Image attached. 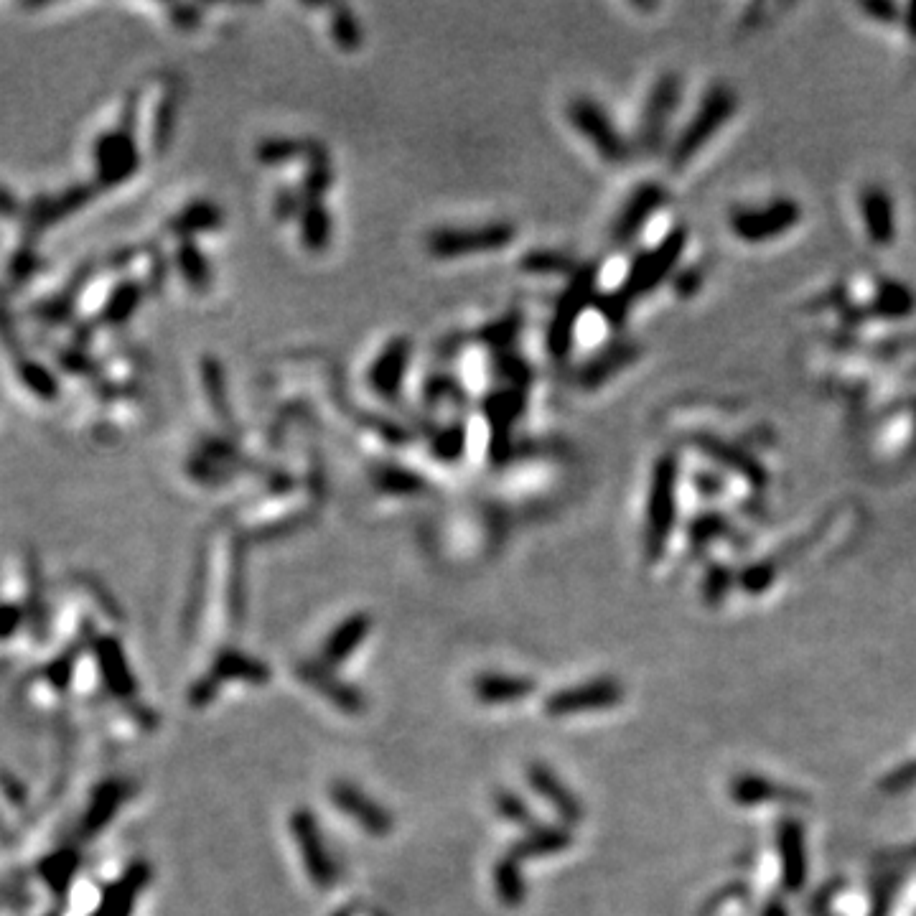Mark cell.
Masks as SVG:
<instances>
[{
    "instance_id": "cell-18",
    "label": "cell",
    "mask_w": 916,
    "mask_h": 916,
    "mask_svg": "<svg viewBox=\"0 0 916 916\" xmlns=\"http://www.w3.org/2000/svg\"><path fill=\"white\" fill-rule=\"evenodd\" d=\"M779 850H782L784 889L799 891L807 873L805 838H802V825L799 822H782V827H779Z\"/></svg>"
},
{
    "instance_id": "cell-35",
    "label": "cell",
    "mask_w": 916,
    "mask_h": 916,
    "mask_svg": "<svg viewBox=\"0 0 916 916\" xmlns=\"http://www.w3.org/2000/svg\"><path fill=\"white\" fill-rule=\"evenodd\" d=\"M375 481L382 492H392V494H418L425 489L423 479H420L418 474H413V471H405V469H397V466H385V469L377 471Z\"/></svg>"
},
{
    "instance_id": "cell-29",
    "label": "cell",
    "mask_w": 916,
    "mask_h": 916,
    "mask_svg": "<svg viewBox=\"0 0 916 916\" xmlns=\"http://www.w3.org/2000/svg\"><path fill=\"white\" fill-rule=\"evenodd\" d=\"M301 242L306 250L321 252L331 242V214L324 204H308L301 212Z\"/></svg>"
},
{
    "instance_id": "cell-1",
    "label": "cell",
    "mask_w": 916,
    "mask_h": 916,
    "mask_svg": "<svg viewBox=\"0 0 916 916\" xmlns=\"http://www.w3.org/2000/svg\"><path fill=\"white\" fill-rule=\"evenodd\" d=\"M143 166V143L128 112H120L115 125L97 130L90 143V181L97 191L128 184Z\"/></svg>"
},
{
    "instance_id": "cell-33",
    "label": "cell",
    "mask_w": 916,
    "mask_h": 916,
    "mask_svg": "<svg viewBox=\"0 0 916 916\" xmlns=\"http://www.w3.org/2000/svg\"><path fill=\"white\" fill-rule=\"evenodd\" d=\"M494 883H497L499 899L507 906H520L525 901V881L520 876V866L514 858H504L494 871Z\"/></svg>"
},
{
    "instance_id": "cell-9",
    "label": "cell",
    "mask_w": 916,
    "mask_h": 916,
    "mask_svg": "<svg viewBox=\"0 0 916 916\" xmlns=\"http://www.w3.org/2000/svg\"><path fill=\"white\" fill-rule=\"evenodd\" d=\"M680 95L682 84L677 74H665L654 82L642 112V125H639V146L644 151H660L667 133V120L675 115Z\"/></svg>"
},
{
    "instance_id": "cell-26",
    "label": "cell",
    "mask_w": 916,
    "mask_h": 916,
    "mask_svg": "<svg viewBox=\"0 0 916 916\" xmlns=\"http://www.w3.org/2000/svg\"><path fill=\"white\" fill-rule=\"evenodd\" d=\"M698 443H700V451L708 453L713 461H718V464L738 471V474L746 476V479L754 481V484H764L766 476H764V471H761V464L754 456H749V453L738 451V448L728 446V443L718 441V438H710V436L698 438Z\"/></svg>"
},
{
    "instance_id": "cell-6",
    "label": "cell",
    "mask_w": 916,
    "mask_h": 916,
    "mask_svg": "<svg viewBox=\"0 0 916 916\" xmlns=\"http://www.w3.org/2000/svg\"><path fill=\"white\" fill-rule=\"evenodd\" d=\"M802 219V207L794 199H774L766 207H741L731 212L728 227L733 235L743 242L759 245V242L777 240L787 235Z\"/></svg>"
},
{
    "instance_id": "cell-21",
    "label": "cell",
    "mask_w": 916,
    "mask_h": 916,
    "mask_svg": "<svg viewBox=\"0 0 916 916\" xmlns=\"http://www.w3.org/2000/svg\"><path fill=\"white\" fill-rule=\"evenodd\" d=\"M369 626H372V619L367 614H354L347 621H341L329 642L324 644V667H334L347 660L369 634Z\"/></svg>"
},
{
    "instance_id": "cell-39",
    "label": "cell",
    "mask_w": 916,
    "mask_h": 916,
    "mask_svg": "<svg viewBox=\"0 0 916 916\" xmlns=\"http://www.w3.org/2000/svg\"><path fill=\"white\" fill-rule=\"evenodd\" d=\"M914 784H916V761H909V764H904L901 769L891 771L889 777L883 779L878 787H881L883 792L894 794V792H904V789L914 787Z\"/></svg>"
},
{
    "instance_id": "cell-19",
    "label": "cell",
    "mask_w": 916,
    "mask_h": 916,
    "mask_svg": "<svg viewBox=\"0 0 916 916\" xmlns=\"http://www.w3.org/2000/svg\"><path fill=\"white\" fill-rule=\"evenodd\" d=\"M525 410V395L517 387H507V390L494 392L489 400H486V418L489 423L494 425V451L504 453V441L502 438L512 431V423L522 415Z\"/></svg>"
},
{
    "instance_id": "cell-27",
    "label": "cell",
    "mask_w": 916,
    "mask_h": 916,
    "mask_svg": "<svg viewBox=\"0 0 916 916\" xmlns=\"http://www.w3.org/2000/svg\"><path fill=\"white\" fill-rule=\"evenodd\" d=\"M176 268H179L181 278L189 283L191 291H209V285H212V270H209L207 255L194 245V240H181L179 250H176Z\"/></svg>"
},
{
    "instance_id": "cell-20",
    "label": "cell",
    "mask_w": 916,
    "mask_h": 916,
    "mask_svg": "<svg viewBox=\"0 0 916 916\" xmlns=\"http://www.w3.org/2000/svg\"><path fill=\"white\" fill-rule=\"evenodd\" d=\"M527 779H530L532 787L542 794V797L548 799L550 805L558 810V815L568 822H578L583 817V807L578 805V799L568 792V789L560 784V779L555 777L553 771L548 766L532 764L527 769Z\"/></svg>"
},
{
    "instance_id": "cell-17",
    "label": "cell",
    "mask_w": 916,
    "mask_h": 916,
    "mask_svg": "<svg viewBox=\"0 0 916 916\" xmlns=\"http://www.w3.org/2000/svg\"><path fill=\"white\" fill-rule=\"evenodd\" d=\"M861 214L866 224V235L873 245L889 247L896 237L894 199L883 186H868L861 194Z\"/></svg>"
},
{
    "instance_id": "cell-30",
    "label": "cell",
    "mask_w": 916,
    "mask_h": 916,
    "mask_svg": "<svg viewBox=\"0 0 916 916\" xmlns=\"http://www.w3.org/2000/svg\"><path fill=\"white\" fill-rule=\"evenodd\" d=\"M914 308L916 298L909 288H904L901 283H883L876 301H873L871 313L881 316V319H904V316L914 313Z\"/></svg>"
},
{
    "instance_id": "cell-11",
    "label": "cell",
    "mask_w": 916,
    "mask_h": 916,
    "mask_svg": "<svg viewBox=\"0 0 916 916\" xmlns=\"http://www.w3.org/2000/svg\"><path fill=\"white\" fill-rule=\"evenodd\" d=\"M293 835H296L298 850H301V858L308 868V876L316 886L321 889H329L334 886L336 878H339V868H336L334 858L329 855V848H326L324 838H321V830L313 820V815L308 810H298L291 820Z\"/></svg>"
},
{
    "instance_id": "cell-38",
    "label": "cell",
    "mask_w": 916,
    "mask_h": 916,
    "mask_svg": "<svg viewBox=\"0 0 916 916\" xmlns=\"http://www.w3.org/2000/svg\"><path fill=\"white\" fill-rule=\"evenodd\" d=\"M497 807H499V812H502V815L507 817V820L520 822V825H530V810H527V805L522 802L520 797H517V794L499 792L497 794Z\"/></svg>"
},
{
    "instance_id": "cell-32",
    "label": "cell",
    "mask_w": 916,
    "mask_h": 916,
    "mask_svg": "<svg viewBox=\"0 0 916 916\" xmlns=\"http://www.w3.org/2000/svg\"><path fill=\"white\" fill-rule=\"evenodd\" d=\"M520 268L525 273L535 275H560V273H576V263L573 257L565 255L558 250H532L527 255H522Z\"/></svg>"
},
{
    "instance_id": "cell-7",
    "label": "cell",
    "mask_w": 916,
    "mask_h": 916,
    "mask_svg": "<svg viewBox=\"0 0 916 916\" xmlns=\"http://www.w3.org/2000/svg\"><path fill=\"white\" fill-rule=\"evenodd\" d=\"M514 227L507 222H494L484 224V227H471V229H438L428 237V252L433 257H466V255H479V252H494L507 247L514 240Z\"/></svg>"
},
{
    "instance_id": "cell-2",
    "label": "cell",
    "mask_w": 916,
    "mask_h": 916,
    "mask_svg": "<svg viewBox=\"0 0 916 916\" xmlns=\"http://www.w3.org/2000/svg\"><path fill=\"white\" fill-rule=\"evenodd\" d=\"M687 245V232L682 227L672 229L670 235L654 247V250L642 252L632 263V270L624 278L619 291L609 298H598L596 306L604 311V316L609 321H621L637 298L652 293L667 275L675 270L677 260L682 257Z\"/></svg>"
},
{
    "instance_id": "cell-12",
    "label": "cell",
    "mask_w": 916,
    "mask_h": 916,
    "mask_svg": "<svg viewBox=\"0 0 916 916\" xmlns=\"http://www.w3.org/2000/svg\"><path fill=\"white\" fill-rule=\"evenodd\" d=\"M667 194L657 181H647V184L639 186L629 199H626L624 209L616 217L614 227H611V237H614L616 245H624V242L634 240L644 229V224L657 214V209L665 204Z\"/></svg>"
},
{
    "instance_id": "cell-15",
    "label": "cell",
    "mask_w": 916,
    "mask_h": 916,
    "mask_svg": "<svg viewBox=\"0 0 916 916\" xmlns=\"http://www.w3.org/2000/svg\"><path fill=\"white\" fill-rule=\"evenodd\" d=\"M639 354H642V349H639L637 341H616L578 369V385L583 390H598L604 382L619 375L621 369L629 367Z\"/></svg>"
},
{
    "instance_id": "cell-34",
    "label": "cell",
    "mask_w": 916,
    "mask_h": 916,
    "mask_svg": "<svg viewBox=\"0 0 916 916\" xmlns=\"http://www.w3.org/2000/svg\"><path fill=\"white\" fill-rule=\"evenodd\" d=\"M202 377H204V385H207L209 403H212V410L217 413V418L232 423V413H229V397H227V390H224V375L214 359H204Z\"/></svg>"
},
{
    "instance_id": "cell-23",
    "label": "cell",
    "mask_w": 916,
    "mask_h": 916,
    "mask_svg": "<svg viewBox=\"0 0 916 916\" xmlns=\"http://www.w3.org/2000/svg\"><path fill=\"white\" fill-rule=\"evenodd\" d=\"M731 797L743 805H759V802H807L802 792L774 784L761 777H738L731 784Z\"/></svg>"
},
{
    "instance_id": "cell-28",
    "label": "cell",
    "mask_w": 916,
    "mask_h": 916,
    "mask_svg": "<svg viewBox=\"0 0 916 916\" xmlns=\"http://www.w3.org/2000/svg\"><path fill=\"white\" fill-rule=\"evenodd\" d=\"M570 843H573V838H570L565 830H560V827H540V830H535V833H530L525 840H520V843L514 845L509 858H514V861H522V858H540V855L558 853V850L568 848Z\"/></svg>"
},
{
    "instance_id": "cell-5",
    "label": "cell",
    "mask_w": 916,
    "mask_h": 916,
    "mask_svg": "<svg viewBox=\"0 0 916 916\" xmlns=\"http://www.w3.org/2000/svg\"><path fill=\"white\" fill-rule=\"evenodd\" d=\"M596 280H598V263H586L581 268H576L573 280L565 288V293L560 296L555 316L550 321L548 329V352L555 359H565L570 354V344H573V334H576V324L581 319V313L586 311V306H591L596 298Z\"/></svg>"
},
{
    "instance_id": "cell-4",
    "label": "cell",
    "mask_w": 916,
    "mask_h": 916,
    "mask_svg": "<svg viewBox=\"0 0 916 916\" xmlns=\"http://www.w3.org/2000/svg\"><path fill=\"white\" fill-rule=\"evenodd\" d=\"M677 474H680V466H677V458L672 453L657 458V464L652 469V481H649L647 530H644V550H647L649 560L660 558L672 525H675Z\"/></svg>"
},
{
    "instance_id": "cell-40",
    "label": "cell",
    "mask_w": 916,
    "mask_h": 916,
    "mask_svg": "<svg viewBox=\"0 0 916 916\" xmlns=\"http://www.w3.org/2000/svg\"><path fill=\"white\" fill-rule=\"evenodd\" d=\"M723 530H728V525L723 517H718V514H705V517H700V520L693 525L690 537L695 535V540L705 542V540H710V537L723 535Z\"/></svg>"
},
{
    "instance_id": "cell-16",
    "label": "cell",
    "mask_w": 916,
    "mask_h": 916,
    "mask_svg": "<svg viewBox=\"0 0 916 916\" xmlns=\"http://www.w3.org/2000/svg\"><path fill=\"white\" fill-rule=\"evenodd\" d=\"M410 362V341L408 339H395L382 349L380 357L375 359L372 369H369V385L377 395H382L385 400H395L400 387L405 380V369Z\"/></svg>"
},
{
    "instance_id": "cell-3",
    "label": "cell",
    "mask_w": 916,
    "mask_h": 916,
    "mask_svg": "<svg viewBox=\"0 0 916 916\" xmlns=\"http://www.w3.org/2000/svg\"><path fill=\"white\" fill-rule=\"evenodd\" d=\"M738 107V97L736 92L728 87V84H713L705 97L700 100L698 110L690 118V123L685 125L680 135H677L675 146H672L670 153V166L672 168H682L690 158L698 156L705 146H708V140L713 135L721 133L723 125L733 118V112Z\"/></svg>"
},
{
    "instance_id": "cell-37",
    "label": "cell",
    "mask_w": 916,
    "mask_h": 916,
    "mask_svg": "<svg viewBox=\"0 0 916 916\" xmlns=\"http://www.w3.org/2000/svg\"><path fill=\"white\" fill-rule=\"evenodd\" d=\"M466 448V431L464 425H451L443 433H438L436 441H433V453H436L441 461H456Z\"/></svg>"
},
{
    "instance_id": "cell-25",
    "label": "cell",
    "mask_w": 916,
    "mask_h": 916,
    "mask_svg": "<svg viewBox=\"0 0 916 916\" xmlns=\"http://www.w3.org/2000/svg\"><path fill=\"white\" fill-rule=\"evenodd\" d=\"M298 675H301L303 680L308 682V685L316 687V690H319L321 695H326V698H329L331 703L339 705V708H344V710H362L364 708L362 695H359L357 690H354V687H349V685H344V682L334 680V677H331L329 672H326V667L311 665V662H308V665L298 667Z\"/></svg>"
},
{
    "instance_id": "cell-8",
    "label": "cell",
    "mask_w": 916,
    "mask_h": 916,
    "mask_svg": "<svg viewBox=\"0 0 916 916\" xmlns=\"http://www.w3.org/2000/svg\"><path fill=\"white\" fill-rule=\"evenodd\" d=\"M568 120L596 148V153L604 161L624 163L629 158V143L616 130V125L611 123L609 115L598 102L588 100V97H576L568 105Z\"/></svg>"
},
{
    "instance_id": "cell-10",
    "label": "cell",
    "mask_w": 916,
    "mask_h": 916,
    "mask_svg": "<svg viewBox=\"0 0 916 916\" xmlns=\"http://www.w3.org/2000/svg\"><path fill=\"white\" fill-rule=\"evenodd\" d=\"M624 700V687L614 677H601V680L583 682L576 687H565L560 693L550 695L545 700V710L555 718L560 715H576L583 710H601L619 705Z\"/></svg>"
},
{
    "instance_id": "cell-36",
    "label": "cell",
    "mask_w": 916,
    "mask_h": 916,
    "mask_svg": "<svg viewBox=\"0 0 916 916\" xmlns=\"http://www.w3.org/2000/svg\"><path fill=\"white\" fill-rule=\"evenodd\" d=\"M331 34H334L336 46L341 51H357L362 46V34H359V26L349 8H336L334 18H331Z\"/></svg>"
},
{
    "instance_id": "cell-43",
    "label": "cell",
    "mask_w": 916,
    "mask_h": 916,
    "mask_svg": "<svg viewBox=\"0 0 916 916\" xmlns=\"http://www.w3.org/2000/svg\"><path fill=\"white\" fill-rule=\"evenodd\" d=\"M171 13H174V23L179 28H184V31H189L191 26H196V21H199V18H196V8L194 6H176V8H171Z\"/></svg>"
},
{
    "instance_id": "cell-14",
    "label": "cell",
    "mask_w": 916,
    "mask_h": 916,
    "mask_svg": "<svg viewBox=\"0 0 916 916\" xmlns=\"http://www.w3.org/2000/svg\"><path fill=\"white\" fill-rule=\"evenodd\" d=\"M336 807L341 812H347L352 820H357L364 830H369L372 835H387L392 830V815L387 810H382L375 799H369L362 789H357L354 784L339 782L331 789Z\"/></svg>"
},
{
    "instance_id": "cell-13",
    "label": "cell",
    "mask_w": 916,
    "mask_h": 916,
    "mask_svg": "<svg viewBox=\"0 0 916 916\" xmlns=\"http://www.w3.org/2000/svg\"><path fill=\"white\" fill-rule=\"evenodd\" d=\"M232 677H237V680H250V682H265L270 677V672H268V667L260 665L257 660H250V657H245V654L224 652V654H219V660L214 662L212 677L199 682V685L194 687V695H191V698H194L196 705H207L209 700L214 698V693H217L219 682L232 680Z\"/></svg>"
},
{
    "instance_id": "cell-22",
    "label": "cell",
    "mask_w": 916,
    "mask_h": 916,
    "mask_svg": "<svg viewBox=\"0 0 916 916\" xmlns=\"http://www.w3.org/2000/svg\"><path fill=\"white\" fill-rule=\"evenodd\" d=\"M222 209L212 202H191L181 212H176L168 222V232H174L181 240H191L199 232H212L222 227Z\"/></svg>"
},
{
    "instance_id": "cell-41",
    "label": "cell",
    "mask_w": 916,
    "mask_h": 916,
    "mask_svg": "<svg viewBox=\"0 0 916 916\" xmlns=\"http://www.w3.org/2000/svg\"><path fill=\"white\" fill-rule=\"evenodd\" d=\"M728 583H731V576H728L726 568H715L713 573L705 581V598L708 601H721L723 593H726Z\"/></svg>"
},
{
    "instance_id": "cell-24",
    "label": "cell",
    "mask_w": 916,
    "mask_h": 916,
    "mask_svg": "<svg viewBox=\"0 0 916 916\" xmlns=\"http://www.w3.org/2000/svg\"><path fill=\"white\" fill-rule=\"evenodd\" d=\"M535 690V682L527 677L481 675L474 680V693L481 703H517Z\"/></svg>"
},
{
    "instance_id": "cell-31",
    "label": "cell",
    "mask_w": 916,
    "mask_h": 916,
    "mask_svg": "<svg viewBox=\"0 0 916 916\" xmlns=\"http://www.w3.org/2000/svg\"><path fill=\"white\" fill-rule=\"evenodd\" d=\"M316 153V146H308L303 140H291V138H275V140H263L260 146H257L255 156L257 161L263 163V166H280L285 161H293V158H311Z\"/></svg>"
},
{
    "instance_id": "cell-42",
    "label": "cell",
    "mask_w": 916,
    "mask_h": 916,
    "mask_svg": "<svg viewBox=\"0 0 916 916\" xmlns=\"http://www.w3.org/2000/svg\"><path fill=\"white\" fill-rule=\"evenodd\" d=\"M700 283H703V278H700L698 270H687V273H682L680 278L675 280L677 296H682V298L695 296V293L700 291Z\"/></svg>"
}]
</instances>
